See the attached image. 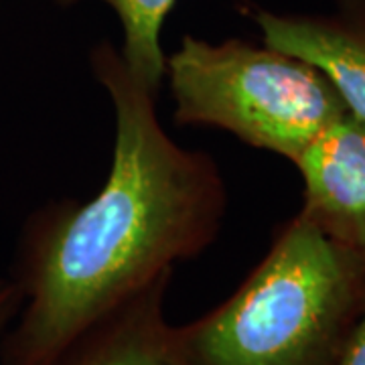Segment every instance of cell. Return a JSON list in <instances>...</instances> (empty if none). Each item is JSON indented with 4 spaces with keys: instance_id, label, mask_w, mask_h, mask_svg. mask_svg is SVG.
I'll return each instance as SVG.
<instances>
[{
    "instance_id": "6da1fadb",
    "label": "cell",
    "mask_w": 365,
    "mask_h": 365,
    "mask_svg": "<svg viewBox=\"0 0 365 365\" xmlns=\"http://www.w3.org/2000/svg\"><path fill=\"white\" fill-rule=\"evenodd\" d=\"M90 67L114 108L108 179L90 199L51 201L25 223L13 270L23 307L0 365H59L98 321L222 232L227 189L215 158L170 138L158 91L116 45L98 43Z\"/></svg>"
},
{
    "instance_id": "7a4b0ae2",
    "label": "cell",
    "mask_w": 365,
    "mask_h": 365,
    "mask_svg": "<svg viewBox=\"0 0 365 365\" xmlns=\"http://www.w3.org/2000/svg\"><path fill=\"white\" fill-rule=\"evenodd\" d=\"M365 311V254L302 213L220 307L170 327L181 365H339Z\"/></svg>"
},
{
    "instance_id": "3957f363",
    "label": "cell",
    "mask_w": 365,
    "mask_h": 365,
    "mask_svg": "<svg viewBox=\"0 0 365 365\" xmlns=\"http://www.w3.org/2000/svg\"><path fill=\"white\" fill-rule=\"evenodd\" d=\"M177 126H209L294 163L347 114L337 88L313 63L262 43L185 35L165 63Z\"/></svg>"
},
{
    "instance_id": "277c9868",
    "label": "cell",
    "mask_w": 365,
    "mask_h": 365,
    "mask_svg": "<svg viewBox=\"0 0 365 365\" xmlns=\"http://www.w3.org/2000/svg\"><path fill=\"white\" fill-rule=\"evenodd\" d=\"M292 165L304 187L300 213L333 242L365 254V120L339 116Z\"/></svg>"
},
{
    "instance_id": "5b68a950",
    "label": "cell",
    "mask_w": 365,
    "mask_h": 365,
    "mask_svg": "<svg viewBox=\"0 0 365 365\" xmlns=\"http://www.w3.org/2000/svg\"><path fill=\"white\" fill-rule=\"evenodd\" d=\"M262 43L319 67L347 110L365 120V0H335L329 13H274L244 4Z\"/></svg>"
},
{
    "instance_id": "8992f818",
    "label": "cell",
    "mask_w": 365,
    "mask_h": 365,
    "mask_svg": "<svg viewBox=\"0 0 365 365\" xmlns=\"http://www.w3.org/2000/svg\"><path fill=\"white\" fill-rule=\"evenodd\" d=\"M173 270L160 274L79 337L59 365H181L165 302Z\"/></svg>"
},
{
    "instance_id": "52a82bcc",
    "label": "cell",
    "mask_w": 365,
    "mask_h": 365,
    "mask_svg": "<svg viewBox=\"0 0 365 365\" xmlns=\"http://www.w3.org/2000/svg\"><path fill=\"white\" fill-rule=\"evenodd\" d=\"M61 6H73L79 0H57ZM122 25L124 41L120 55L130 73L144 86L158 91L165 83L167 55L160 45L163 25L179 0H102Z\"/></svg>"
},
{
    "instance_id": "ba28073f",
    "label": "cell",
    "mask_w": 365,
    "mask_h": 365,
    "mask_svg": "<svg viewBox=\"0 0 365 365\" xmlns=\"http://www.w3.org/2000/svg\"><path fill=\"white\" fill-rule=\"evenodd\" d=\"M23 307V294L13 278H0V341Z\"/></svg>"
},
{
    "instance_id": "9c48e42d",
    "label": "cell",
    "mask_w": 365,
    "mask_h": 365,
    "mask_svg": "<svg viewBox=\"0 0 365 365\" xmlns=\"http://www.w3.org/2000/svg\"><path fill=\"white\" fill-rule=\"evenodd\" d=\"M339 365H365V311L353 329Z\"/></svg>"
}]
</instances>
